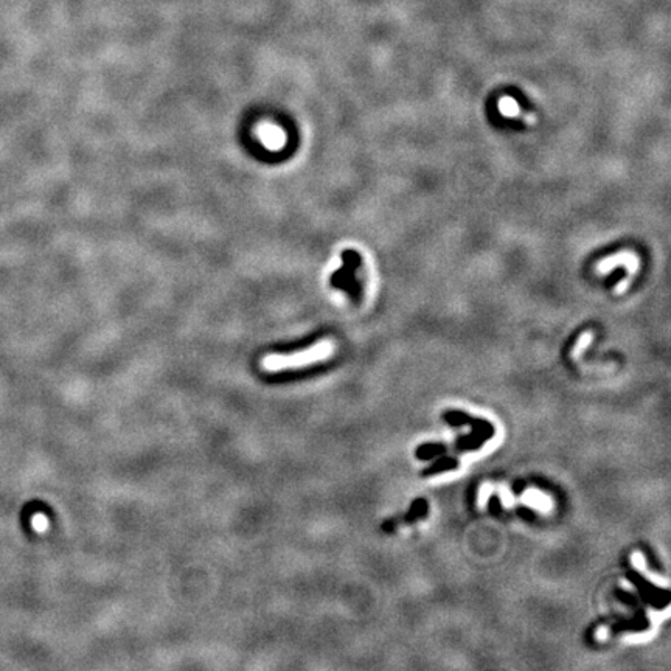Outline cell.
I'll return each mask as SVG.
<instances>
[{
    "label": "cell",
    "mask_w": 671,
    "mask_h": 671,
    "mask_svg": "<svg viewBox=\"0 0 671 671\" xmlns=\"http://www.w3.org/2000/svg\"><path fill=\"white\" fill-rule=\"evenodd\" d=\"M441 451H443L441 445H426V446H421L419 449L416 455H419L420 459H430V457H434V455L440 454Z\"/></svg>",
    "instance_id": "5b68a950"
},
{
    "label": "cell",
    "mask_w": 671,
    "mask_h": 671,
    "mask_svg": "<svg viewBox=\"0 0 671 671\" xmlns=\"http://www.w3.org/2000/svg\"><path fill=\"white\" fill-rule=\"evenodd\" d=\"M616 266H625L626 270H628V282H631L637 274L641 263H638V257L634 252L625 250V252H618L612 257L603 258L597 266H595V269H597L601 275H605L606 272H609L611 269L616 268Z\"/></svg>",
    "instance_id": "7a4b0ae2"
},
{
    "label": "cell",
    "mask_w": 671,
    "mask_h": 671,
    "mask_svg": "<svg viewBox=\"0 0 671 671\" xmlns=\"http://www.w3.org/2000/svg\"><path fill=\"white\" fill-rule=\"evenodd\" d=\"M455 466H457V461H455L454 459H441L440 461H436V463L432 468H429V470L424 474H436V472H440L443 470H452V468H455Z\"/></svg>",
    "instance_id": "277c9868"
},
{
    "label": "cell",
    "mask_w": 671,
    "mask_h": 671,
    "mask_svg": "<svg viewBox=\"0 0 671 671\" xmlns=\"http://www.w3.org/2000/svg\"><path fill=\"white\" fill-rule=\"evenodd\" d=\"M499 109H501V112L504 113L505 117H524L525 116L521 112V109H519V106L517 103L513 98H508V97H504L501 100V103H499Z\"/></svg>",
    "instance_id": "3957f363"
},
{
    "label": "cell",
    "mask_w": 671,
    "mask_h": 671,
    "mask_svg": "<svg viewBox=\"0 0 671 671\" xmlns=\"http://www.w3.org/2000/svg\"><path fill=\"white\" fill-rule=\"evenodd\" d=\"M424 515H426V502H424V501H419V502H415L414 508H412V511H410V515H409V519H415V517L424 516Z\"/></svg>",
    "instance_id": "8992f818"
},
{
    "label": "cell",
    "mask_w": 671,
    "mask_h": 671,
    "mask_svg": "<svg viewBox=\"0 0 671 671\" xmlns=\"http://www.w3.org/2000/svg\"><path fill=\"white\" fill-rule=\"evenodd\" d=\"M334 351L331 340H320L318 344L306 348V350L291 354H268L261 359L259 367L268 373H275L282 370L302 369V367L320 362L330 358Z\"/></svg>",
    "instance_id": "6da1fadb"
},
{
    "label": "cell",
    "mask_w": 671,
    "mask_h": 671,
    "mask_svg": "<svg viewBox=\"0 0 671 671\" xmlns=\"http://www.w3.org/2000/svg\"><path fill=\"white\" fill-rule=\"evenodd\" d=\"M47 525H48V522H47V517L44 516V515H36V516L33 517V527H35L36 530H41V531H42V530H46V528H47Z\"/></svg>",
    "instance_id": "52a82bcc"
}]
</instances>
